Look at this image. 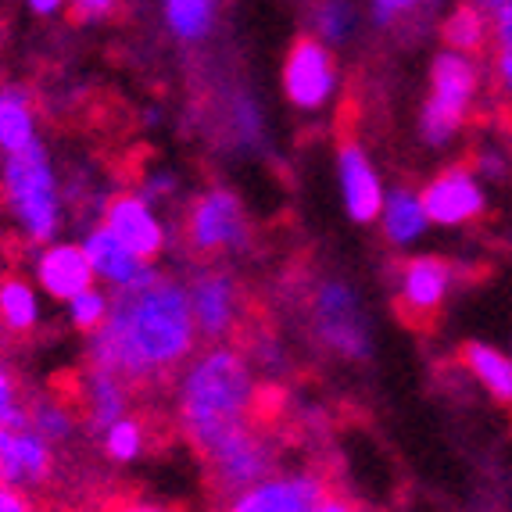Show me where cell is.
<instances>
[{
	"instance_id": "cell-4",
	"label": "cell",
	"mask_w": 512,
	"mask_h": 512,
	"mask_svg": "<svg viewBox=\"0 0 512 512\" xmlns=\"http://www.w3.org/2000/svg\"><path fill=\"white\" fill-rule=\"evenodd\" d=\"M430 94L427 108H423V137L430 144H448L462 129L466 115H470V104L477 97L480 72L473 65V58L455 51H444L430 69Z\"/></svg>"
},
{
	"instance_id": "cell-29",
	"label": "cell",
	"mask_w": 512,
	"mask_h": 512,
	"mask_svg": "<svg viewBox=\"0 0 512 512\" xmlns=\"http://www.w3.org/2000/svg\"><path fill=\"white\" fill-rule=\"evenodd\" d=\"M115 11V0H72V22H90Z\"/></svg>"
},
{
	"instance_id": "cell-32",
	"label": "cell",
	"mask_w": 512,
	"mask_h": 512,
	"mask_svg": "<svg viewBox=\"0 0 512 512\" xmlns=\"http://www.w3.org/2000/svg\"><path fill=\"white\" fill-rule=\"evenodd\" d=\"M316 512H362V505L355 498L344 495V487H333L330 495L316 505Z\"/></svg>"
},
{
	"instance_id": "cell-34",
	"label": "cell",
	"mask_w": 512,
	"mask_h": 512,
	"mask_svg": "<svg viewBox=\"0 0 512 512\" xmlns=\"http://www.w3.org/2000/svg\"><path fill=\"white\" fill-rule=\"evenodd\" d=\"M498 4H512V0H480V8H487V11L498 8Z\"/></svg>"
},
{
	"instance_id": "cell-11",
	"label": "cell",
	"mask_w": 512,
	"mask_h": 512,
	"mask_svg": "<svg viewBox=\"0 0 512 512\" xmlns=\"http://www.w3.org/2000/svg\"><path fill=\"white\" fill-rule=\"evenodd\" d=\"M419 205H423L427 219L437 222V226H462V222L480 219L484 194H480L477 180H473V172L466 165H452L434 183L423 187Z\"/></svg>"
},
{
	"instance_id": "cell-22",
	"label": "cell",
	"mask_w": 512,
	"mask_h": 512,
	"mask_svg": "<svg viewBox=\"0 0 512 512\" xmlns=\"http://www.w3.org/2000/svg\"><path fill=\"white\" fill-rule=\"evenodd\" d=\"M427 226V212L419 205V197L412 190H394L384 205V230L391 244H405V240L419 237Z\"/></svg>"
},
{
	"instance_id": "cell-3",
	"label": "cell",
	"mask_w": 512,
	"mask_h": 512,
	"mask_svg": "<svg viewBox=\"0 0 512 512\" xmlns=\"http://www.w3.org/2000/svg\"><path fill=\"white\" fill-rule=\"evenodd\" d=\"M4 197L29 240H47L58 226V187L43 147L29 144L4 158Z\"/></svg>"
},
{
	"instance_id": "cell-6",
	"label": "cell",
	"mask_w": 512,
	"mask_h": 512,
	"mask_svg": "<svg viewBox=\"0 0 512 512\" xmlns=\"http://www.w3.org/2000/svg\"><path fill=\"white\" fill-rule=\"evenodd\" d=\"M337 480L323 466H301V470H280L265 477L262 484L248 487L222 502V512H316V505L330 495Z\"/></svg>"
},
{
	"instance_id": "cell-1",
	"label": "cell",
	"mask_w": 512,
	"mask_h": 512,
	"mask_svg": "<svg viewBox=\"0 0 512 512\" xmlns=\"http://www.w3.org/2000/svg\"><path fill=\"white\" fill-rule=\"evenodd\" d=\"M194 344L197 326L183 287L144 269L129 287L115 291L108 323L97 330L90 348V362L115 373L129 391H144L172 384L194 355Z\"/></svg>"
},
{
	"instance_id": "cell-30",
	"label": "cell",
	"mask_w": 512,
	"mask_h": 512,
	"mask_svg": "<svg viewBox=\"0 0 512 512\" xmlns=\"http://www.w3.org/2000/svg\"><path fill=\"white\" fill-rule=\"evenodd\" d=\"M97 512H176V509H165V505H154V502H140V498H108Z\"/></svg>"
},
{
	"instance_id": "cell-18",
	"label": "cell",
	"mask_w": 512,
	"mask_h": 512,
	"mask_svg": "<svg viewBox=\"0 0 512 512\" xmlns=\"http://www.w3.org/2000/svg\"><path fill=\"white\" fill-rule=\"evenodd\" d=\"M33 101H29V90L22 86H4L0 90V151L15 154L22 147L33 144Z\"/></svg>"
},
{
	"instance_id": "cell-14",
	"label": "cell",
	"mask_w": 512,
	"mask_h": 512,
	"mask_svg": "<svg viewBox=\"0 0 512 512\" xmlns=\"http://www.w3.org/2000/svg\"><path fill=\"white\" fill-rule=\"evenodd\" d=\"M341 187L348 212L355 222H373L384 208V194L376 183V172L369 165V158L362 154V147L355 144V137H341Z\"/></svg>"
},
{
	"instance_id": "cell-26",
	"label": "cell",
	"mask_w": 512,
	"mask_h": 512,
	"mask_svg": "<svg viewBox=\"0 0 512 512\" xmlns=\"http://www.w3.org/2000/svg\"><path fill=\"white\" fill-rule=\"evenodd\" d=\"M108 312H111V301L97 291H86L79 298H72V319H76L79 330H101L108 323Z\"/></svg>"
},
{
	"instance_id": "cell-17",
	"label": "cell",
	"mask_w": 512,
	"mask_h": 512,
	"mask_svg": "<svg viewBox=\"0 0 512 512\" xmlns=\"http://www.w3.org/2000/svg\"><path fill=\"white\" fill-rule=\"evenodd\" d=\"M83 251H86V258H90V265H94V276H101L104 283H111L115 291H119V287H129V283L144 273L140 258L129 255V251L122 248L119 240L111 237L104 226L86 237V248Z\"/></svg>"
},
{
	"instance_id": "cell-19",
	"label": "cell",
	"mask_w": 512,
	"mask_h": 512,
	"mask_svg": "<svg viewBox=\"0 0 512 512\" xmlns=\"http://www.w3.org/2000/svg\"><path fill=\"white\" fill-rule=\"evenodd\" d=\"M487 51H491V72H495L498 94L512 108V4L491 8L487 22Z\"/></svg>"
},
{
	"instance_id": "cell-5",
	"label": "cell",
	"mask_w": 512,
	"mask_h": 512,
	"mask_svg": "<svg viewBox=\"0 0 512 512\" xmlns=\"http://www.w3.org/2000/svg\"><path fill=\"white\" fill-rule=\"evenodd\" d=\"M190 312H194L197 337H205L208 344H233L240 326L248 319V301L240 294L237 280L230 269L219 265H205L190 276Z\"/></svg>"
},
{
	"instance_id": "cell-20",
	"label": "cell",
	"mask_w": 512,
	"mask_h": 512,
	"mask_svg": "<svg viewBox=\"0 0 512 512\" xmlns=\"http://www.w3.org/2000/svg\"><path fill=\"white\" fill-rule=\"evenodd\" d=\"M444 43L448 51L466 54V58H480L487 51V15L480 4H462L452 11V18L444 22Z\"/></svg>"
},
{
	"instance_id": "cell-21",
	"label": "cell",
	"mask_w": 512,
	"mask_h": 512,
	"mask_svg": "<svg viewBox=\"0 0 512 512\" xmlns=\"http://www.w3.org/2000/svg\"><path fill=\"white\" fill-rule=\"evenodd\" d=\"M36 323V294L22 276H4L0 280V326L15 337L29 333Z\"/></svg>"
},
{
	"instance_id": "cell-7",
	"label": "cell",
	"mask_w": 512,
	"mask_h": 512,
	"mask_svg": "<svg viewBox=\"0 0 512 512\" xmlns=\"http://www.w3.org/2000/svg\"><path fill=\"white\" fill-rule=\"evenodd\" d=\"M183 237H187V248L201 262H212L222 251H233L248 240V222L240 212V201L230 190H208L190 205L187 222H183Z\"/></svg>"
},
{
	"instance_id": "cell-16",
	"label": "cell",
	"mask_w": 512,
	"mask_h": 512,
	"mask_svg": "<svg viewBox=\"0 0 512 512\" xmlns=\"http://www.w3.org/2000/svg\"><path fill=\"white\" fill-rule=\"evenodd\" d=\"M459 362L495 402L512 409V359L509 355H502L498 348H487V344L470 341L459 351Z\"/></svg>"
},
{
	"instance_id": "cell-27",
	"label": "cell",
	"mask_w": 512,
	"mask_h": 512,
	"mask_svg": "<svg viewBox=\"0 0 512 512\" xmlns=\"http://www.w3.org/2000/svg\"><path fill=\"white\" fill-rule=\"evenodd\" d=\"M344 26H348V8H344L341 0H326L323 8H319V29L326 36H344Z\"/></svg>"
},
{
	"instance_id": "cell-12",
	"label": "cell",
	"mask_w": 512,
	"mask_h": 512,
	"mask_svg": "<svg viewBox=\"0 0 512 512\" xmlns=\"http://www.w3.org/2000/svg\"><path fill=\"white\" fill-rule=\"evenodd\" d=\"M104 230L119 240L129 255H137L140 262H151L165 251V230L162 222L154 219L151 208L133 194L111 197L104 208Z\"/></svg>"
},
{
	"instance_id": "cell-2",
	"label": "cell",
	"mask_w": 512,
	"mask_h": 512,
	"mask_svg": "<svg viewBox=\"0 0 512 512\" xmlns=\"http://www.w3.org/2000/svg\"><path fill=\"white\" fill-rule=\"evenodd\" d=\"M258 384L251 376L248 355L237 344H212L197 355L180 380L176 423L201 459L219 448L230 434L255 419Z\"/></svg>"
},
{
	"instance_id": "cell-24",
	"label": "cell",
	"mask_w": 512,
	"mask_h": 512,
	"mask_svg": "<svg viewBox=\"0 0 512 512\" xmlns=\"http://www.w3.org/2000/svg\"><path fill=\"white\" fill-rule=\"evenodd\" d=\"M144 423L140 419H126L122 416L119 423H111L108 430H104V448H108L111 459H119V462H129V459H137L140 448H144Z\"/></svg>"
},
{
	"instance_id": "cell-23",
	"label": "cell",
	"mask_w": 512,
	"mask_h": 512,
	"mask_svg": "<svg viewBox=\"0 0 512 512\" xmlns=\"http://www.w3.org/2000/svg\"><path fill=\"white\" fill-rule=\"evenodd\" d=\"M165 8H169L172 29L183 40H197V36H205L208 26H212L215 0H165Z\"/></svg>"
},
{
	"instance_id": "cell-9",
	"label": "cell",
	"mask_w": 512,
	"mask_h": 512,
	"mask_svg": "<svg viewBox=\"0 0 512 512\" xmlns=\"http://www.w3.org/2000/svg\"><path fill=\"white\" fill-rule=\"evenodd\" d=\"M283 86L294 108L312 111L330 97L333 90V58L319 36H298L287 51V69H283Z\"/></svg>"
},
{
	"instance_id": "cell-8",
	"label": "cell",
	"mask_w": 512,
	"mask_h": 512,
	"mask_svg": "<svg viewBox=\"0 0 512 512\" xmlns=\"http://www.w3.org/2000/svg\"><path fill=\"white\" fill-rule=\"evenodd\" d=\"M455 269L444 258L423 255V258H409L402 265V276H398V319L409 323L412 330H430L441 316L444 294L452 287Z\"/></svg>"
},
{
	"instance_id": "cell-33",
	"label": "cell",
	"mask_w": 512,
	"mask_h": 512,
	"mask_svg": "<svg viewBox=\"0 0 512 512\" xmlns=\"http://www.w3.org/2000/svg\"><path fill=\"white\" fill-rule=\"evenodd\" d=\"M29 4H33L36 15H51V11H58L65 0H29Z\"/></svg>"
},
{
	"instance_id": "cell-25",
	"label": "cell",
	"mask_w": 512,
	"mask_h": 512,
	"mask_svg": "<svg viewBox=\"0 0 512 512\" xmlns=\"http://www.w3.org/2000/svg\"><path fill=\"white\" fill-rule=\"evenodd\" d=\"M0 427L8 430L29 427V409H22V402H18V384L4 362H0Z\"/></svg>"
},
{
	"instance_id": "cell-35",
	"label": "cell",
	"mask_w": 512,
	"mask_h": 512,
	"mask_svg": "<svg viewBox=\"0 0 512 512\" xmlns=\"http://www.w3.org/2000/svg\"><path fill=\"white\" fill-rule=\"evenodd\" d=\"M8 434H11L8 427H0V448H4V441H8Z\"/></svg>"
},
{
	"instance_id": "cell-31",
	"label": "cell",
	"mask_w": 512,
	"mask_h": 512,
	"mask_svg": "<svg viewBox=\"0 0 512 512\" xmlns=\"http://www.w3.org/2000/svg\"><path fill=\"white\" fill-rule=\"evenodd\" d=\"M416 8V0H373V11H376V22L380 26H387V22H394V18H402L405 11Z\"/></svg>"
},
{
	"instance_id": "cell-13",
	"label": "cell",
	"mask_w": 512,
	"mask_h": 512,
	"mask_svg": "<svg viewBox=\"0 0 512 512\" xmlns=\"http://www.w3.org/2000/svg\"><path fill=\"white\" fill-rule=\"evenodd\" d=\"M51 470V441H43L33 427L11 430L0 448V480L11 487H40L51 480Z\"/></svg>"
},
{
	"instance_id": "cell-10",
	"label": "cell",
	"mask_w": 512,
	"mask_h": 512,
	"mask_svg": "<svg viewBox=\"0 0 512 512\" xmlns=\"http://www.w3.org/2000/svg\"><path fill=\"white\" fill-rule=\"evenodd\" d=\"M312 319H316V333L330 348L344 351V355H366V330H362L359 308L351 298L348 287L341 283H323L312 291Z\"/></svg>"
},
{
	"instance_id": "cell-28",
	"label": "cell",
	"mask_w": 512,
	"mask_h": 512,
	"mask_svg": "<svg viewBox=\"0 0 512 512\" xmlns=\"http://www.w3.org/2000/svg\"><path fill=\"white\" fill-rule=\"evenodd\" d=\"M0 512H36V505L22 487H11L0 480Z\"/></svg>"
},
{
	"instance_id": "cell-15",
	"label": "cell",
	"mask_w": 512,
	"mask_h": 512,
	"mask_svg": "<svg viewBox=\"0 0 512 512\" xmlns=\"http://www.w3.org/2000/svg\"><path fill=\"white\" fill-rule=\"evenodd\" d=\"M40 283L54 298H79L94 287V265L76 244H54L40 255Z\"/></svg>"
}]
</instances>
